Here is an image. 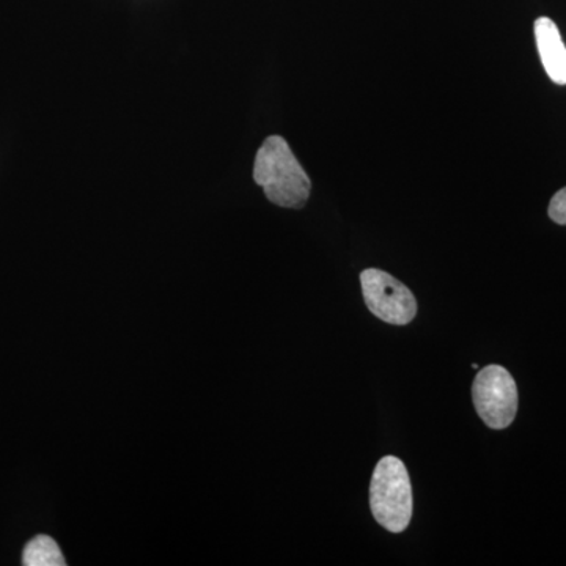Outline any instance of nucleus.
I'll return each mask as SVG.
<instances>
[{
  "label": "nucleus",
  "instance_id": "1",
  "mask_svg": "<svg viewBox=\"0 0 566 566\" xmlns=\"http://www.w3.org/2000/svg\"><path fill=\"white\" fill-rule=\"evenodd\" d=\"M253 180L271 202L282 208H303L311 196V178L281 136L263 142L256 153Z\"/></svg>",
  "mask_w": 566,
  "mask_h": 566
},
{
  "label": "nucleus",
  "instance_id": "2",
  "mask_svg": "<svg viewBox=\"0 0 566 566\" xmlns=\"http://www.w3.org/2000/svg\"><path fill=\"white\" fill-rule=\"evenodd\" d=\"M370 509L378 524L400 534L411 523L412 488L403 461L386 457L379 461L370 483Z\"/></svg>",
  "mask_w": 566,
  "mask_h": 566
},
{
  "label": "nucleus",
  "instance_id": "3",
  "mask_svg": "<svg viewBox=\"0 0 566 566\" xmlns=\"http://www.w3.org/2000/svg\"><path fill=\"white\" fill-rule=\"evenodd\" d=\"M472 400L488 427L504 430L512 424L517 412L515 379L501 365H488L475 376Z\"/></svg>",
  "mask_w": 566,
  "mask_h": 566
},
{
  "label": "nucleus",
  "instance_id": "4",
  "mask_svg": "<svg viewBox=\"0 0 566 566\" xmlns=\"http://www.w3.org/2000/svg\"><path fill=\"white\" fill-rule=\"evenodd\" d=\"M365 304L381 322L405 326L417 315V301L408 286L381 270L360 274Z\"/></svg>",
  "mask_w": 566,
  "mask_h": 566
},
{
  "label": "nucleus",
  "instance_id": "5",
  "mask_svg": "<svg viewBox=\"0 0 566 566\" xmlns=\"http://www.w3.org/2000/svg\"><path fill=\"white\" fill-rule=\"evenodd\" d=\"M534 29L536 48L547 76L558 85H566V48L556 22L546 17L538 18Z\"/></svg>",
  "mask_w": 566,
  "mask_h": 566
},
{
  "label": "nucleus",
  "instance_id": "6",
  "mask_svg": "<svg viewBox=\"0 0 566 566\" xmlns=\"http://www.w3.org/2000/svg\"><path fill=\"white\" fill-rule=\"evenodd\" d=\"M25 566H65L61 547L48 535H39L28 543L22 553Z\"/></svg>",
  "mask_w": 566,
  "mask_h": 566
},
{
  "label": "nucleus",
  "instance_id": "7",
  "mask_svg": "<svg viewBox=\"0 0 566 566\" xmlns=\"http://www.w3.org/2000/svg\"><path fill=\"white\" fill-rule=\"evenodd\" d=\"M549 218L558 226H566V188L560 189L549 203Z\"/></svg>",
  "mask_w": 566,
  "mask_h": 566
}]
</instances>
